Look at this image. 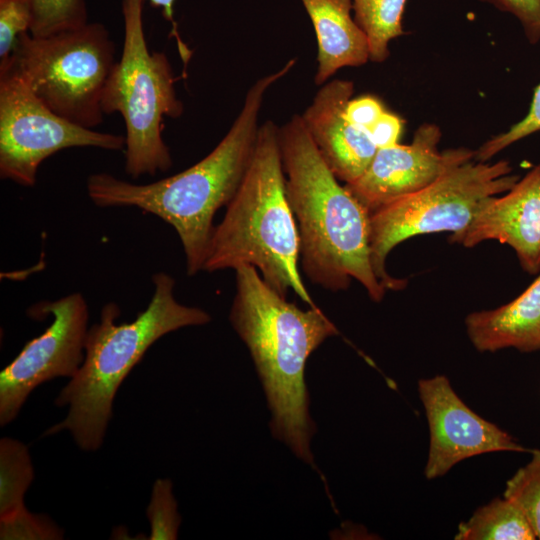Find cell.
<instances>
[{"mask_svg": "<svg viewBox=\"0 0 540 540\" xmlns=\"http://www.w3.org/2000/svg\"><path fill=\"white\" fill-rule=\"evenodd\" d=\"M296 59L254 82L242 109L216 147L196 164L172 176L137 184L106 172L91 174L86 183L98 207H136L153 214L176 231L186 259L187 275L203 270L216 212L232 200L252 159L259 114L269 88L286 76Z\"/></svg>", "mask_w": 540, "mask_h": 540, "instance_id": "obj_1", "label": "cell"}, {"mask_svg": "<svg viewBox=\"0 0 540 540\" xmlns=\"http://www.w3.org/2000/svg\"><path fill=\"white\" fill-rule=\"evenodd\" d=\"M229 320L247 346L271 412L272 434L317 469L311 451L316 427L309 411L305 367L335 324L316 305L300 309L272 289L252 265L235 269Z\"/></svg>", "mask_w": 540, "mask_h": 540, "instance_id": "obj_2", "label": "cell"}, {"mask_svg": "<svg viewBox=\"0 0 540 540\" xmlns=\"http://www.w3.org/2000/svg\"><path fill=\"white\" fill-rule=\"evenodd\" d=\"M279 142L303 273L333 292L356 280L380 302L387 289L372 265L369 212L330 170L301 115L279 127Z\"/></svg>", "mask_w": 540, "mask_h": 540, "instance_id": "obj_3", "label": "cell"}, {"mask_svg": "<svg viewBox=\"0 0 540 540\" xmlns=\"http://www.w3.org/2000/svg\"><path fill=\"white\" fill-rule=\"evenodd\" d=\"M152 282L151 300L132 322L117 323L121 311L115 302L102 307L100 321L88 328L81 367L55 399L57 406H69L67 416L43 436L68 430L82 450L99 449L116 392L151 345L170 332L211 321L205 310L176 300L169 274L158 272Z\"/></svg>", "mask_w": 540, "mask_h": 540, "instance_id": "obj_4", "label": "cell"}, {"mask_svg": "<svg viewBox=\"0 0 540 540\" xmlns=\"http://www.w3.org/2000/svg\"><path fill=\"white\" fill-rule=\"evenodd\" d=\"M252 265L281 296L293 291L316 306L299 272V236L287 196L279 126L260 124L255 150L222 221L214 227L203 271Z\"/></svg>", "mask_w": 540, "mask_h": 540, "instance_id": "obj_5", "label": "cell"}, {"mask_svg": "<svg viewBox=\"0 0 540 540\" xmlns=\"http://www.w3.org/2000/svg\"><path fill=\"white\" fill-rule=\"evenodd\" d=\"M144 0H122L123 49L106 83L101 107L104 114L119 113L125 124V163L133 179L168 171L173 160L163 137V119L181 117L167 55L150 51L144 32Z\"/></svg>", "mask_w": 540, "mask_h": 540, "instance_id": "obj_6", "label": "cell"}, {"mask_svg": "<svg viewBox=\"0 0 540 540\" xmlns=\"http://www.w3.org/2000/svg\"><path fill=\"white\" fill-rule=\"evenodd\" d=\"M9 63L33 93L67 120L93 129L103 122L106 83L117 63L115 45L100 22L45 37L16 41Z\"/></svg>", "mask_w": 540, "mask_h": 540, "instance_id": "obj_7", "label": "cell"}, {"mask_svg": "<svg viewBox=\"0 0 540 540\" xmlns=\"http://www.w3.org/2000/svg\"><path fill=\"white\" fill-rule=\"evenodd\" d=\"M507 160L475 159L450 170L422 190L385 204L370 213L371 260L387 290L407 281L386 270L389 253L414 236L463 230L490 197L507 192L518 180Z\"/></svg>", "mask_w": 540, "mask_h": 540, "instance_id": "obj_8", "label": "cell"}, {"mask_svg": "<svg viewBox=\"0 0 540 540\" xmlns=\"http://www.w3.org/2000/svg\"><path fill=\"white\" fill-rule=\"evenodd\" d=\"M73 147L124 150L125 137L98 132L58 115L9 63L0 66V177L24 187L37 181L41 163Z\"/></svg>", "mask_w": 540, "mask_h": 540, "instance_id": "obj_9", "label": "cell"}, {"mask_svg": "<svg viewBox=\"0 0 540 540\" xmlns=\"http://www.w3.org/2000/svg\"><path fill=\"white\" fill-rule=\"evenodd\" d=\"M52 315V323L28 341L0 373V424L5 426L20 412L30 393L57 377L72 378L85 357L88 305L79 292L55 301H42L28 310L40 320Z\"/></svg>", "mask_w": 540, "mask_h": 540, "instance_id": "obj_10", "label": "cell"}, {"mask_svg": "<svg viewBox=\"0 0 540 540\" xmlns=\"http://www.w3.org/2000/svg\"><path fill=\"white\" fill-rule=\"evenodd\" d=\"M440 140L441 130L436 124H421L410 144L378 148L365 172L345 187L370 214L475 159V151L464 147L440 151Z\"/></svg>", "mask_w": 540, "mask_h": 540, "instance_id": "obj_11", "label": "cell"}, {"mask_svg": "<svg viewBox=\"0 0 540 540\" xmlns=\"http://www.w3.org/2000/svg\"><path fill=\"white\" fill-rule=\"evenodd\" d=\"M418 392L429 426L424 475L432 480L467 458L498 451L530 452L511 435L471 410L444 375L421 379Z\"/></svg>", "mask_w": 540, "mask_h": 540, "instance_id": "obj_12", "label": "cell"}, {"mask_svg": "<svg viewBox=\"0 0 540 540\" xmlns=\"http://www.w3.org/2000/svg\"><path fill=\"white\" fill-rule=\"evenodd\" d=\"M489 240L510 246L528 274L540 272V164L504 195L488 198L470 223L450 236L466 248Z\"/></svg>", "mask_w": 540, "mask_h": 540, "instance_id": "obj_13", "label": "cell"}, {"mask_svg": "<svg viewBox=\"0 0 540 540\" xmlns=\"http://www.w3.org/2000/svg\"><path fill=\"white\" fill-rule=\"evenodd\" d=\"M353 91L352 81H327L301 115L323 160L345 184L354 182L365 172L378 150L368 132L346 116Z\"/></svg>", "mask_w": 540, "mask_h": 540, "instance_id": "obj_14", "label": "cell"}, {"mask_svg": "<svg viewBox=\"0 0 540 540\" xmlns=\"http://www.w3.org/2000/svg\"><path fill=\"white\" fill-rule=\"evenodd\" d=\"M467 335L480 352L514 348L540 351V274L516 298L465 318Z\"/></svg>", "mask_w": 540, "mask_h": 540, "instance_id": "obj_15", "label": "cell"}, {"mask_svg": "<svg viewBox=\"0 0 540 540\" xmlns=\"http://www.w3.org/2000/svg\"><path fill=\"white\" fill-rule=\"evenodd\" d=\"M317 39L316 85L339 69L359 67L370 60L366 34L352 17V0H301Z\"/></svg>", "mask_w": 540, "mask_h": 540, "instance_id": "obj_16", "label": "cell"}, {"mask_svg": "<svg viewBox=\"0 0 540 540\" xmlns=\"http://www.w3.org/2000/svg\"><path fill=\"white\" fill-rule=\"evenodd\" d=\"M34 477L28 448L0 441V539H62L63 531L47 516L30 513L23 498Z\"/></svg>", "mask_w": 540, "mask_h": 540, "instance_id": "obj_17", "label": "cell"}, {"mask_svg": "<svg viewBox=\"0 0 540 540\" xmlns=\"http://www.w3.org/2000/svg\"><path fill=\"white\" fill-rule=\"evenodd\" d=\"M456 540H534L523 510L511 499L495 498L458 527Z\"/></svg>", "mask_w": 540, "mask_h": 540, "instance_id": "obj_18", "label": "cell"}, {"mask_svg": "<svg viewBox=\"0 0 540 540\" xmlns=\"http://www.w3.org/2000/svg\"><path fill=\"white\" fill-rule=\"evenodd\" d=\"M407 0H352L354 20L366 34L370 60L384 62L389 43L405 34L402 16Z\"/></svg>", "mask_w": 540, "mask_h": 540, "instance_id": "obj_19", "label": "cell"}, {"mask_svg": "<svg viewBox=\"0 0 540 540\" xmlns=\"http://www.w3.org/2000/svg\"><path fill=\"white\" fill-rule=\"evenodd\" d=\"M34 19L30 34L45 37L74 30L88 23L86 0H33Z\"/></svg>", "mask_w": 540, "mask_h": 540, "instance_id": "obj_20", "label": "cell"}, {"mask_svg": "<svg viewBox=\"0 0 540 540\" xmlns=\"http://www.w3.org/2000/svg\"><path fill=\"white\" fill-rule=\"evenodd\" d=\"M531 460L507 481L504 497L523 510L537 539H540V450L531 449Z\"/></svg>", "mask_w": 540, "mask_h": 540, "instance_id": "obj_21", "label": "cell"}, {"mask_svg": "<svg viewBox=\"0 0 540 540\" xmlns=\"http://www.w3.org/2000/svg\"><path fill=\"white\" fill-rule=\"evenodd\" d=\"M147 518L150 524L148 537L150 540L177 538L181 517L177 511V502L169 479H157L154 482L147 507Z\"/></svg>", "mask_w": 540, "mask_h": 540, "instance_id": "obj_22", "label": "cell"}, {"mask_svg": "<svg viewBox=\"0 0 540 540\" xmlns=\"http://www.w3.org/2000/svg\"><path fill=\"white\" fill-rule=\"evenodd\" d=\"M33 0H0V64L12 55L17 39L30 32Z\"/></svg>", "mask_w": 540, "mask_h": 540, "instance_id": "obj_23", "label": "cell"}, {"mask_svg": "<svg viewBox=\"0 0 540 540\" xmlns=\"http://www.w3.org/2000/svg\"><path fill=\"white\" fill-rule=\"evenodd\" d=\"M540 131V84L535 88L530 108L525 117L512 125L507 131L485 141L476 151L475 160L487 162L499 152Z\"/></svg>", "mask_w": 540, "mask_h": 540, "instance_id": "obj_24", "label": "cell"}, {"mask_svg": "<svg viewBox=\"0 0 540 540\" xmlns=\"http://www.w3.org/2000/svg\"><path fill=\"white\" fill-rule=\"evenodd\" d=\"M497 10L513 15L521 24L531 44L540 41V0H479Z\"/></svg>", "mask_w": 540, "mask_h": 540, "instance_id": "obj_25", "label": "cell"}, {"mask_svg": "<svg viewBox=\"0 0 540 540\" xmlns=\"http://www.w3.org/2000/svg\"><path fill=\"white\" fill-rule=\"evenodd\" d=\"M386 108L372 95L351 98L346 106V116L351 123L369 132Z\"/></svg>", "mask_w": 540, "mask_h": 540, "instance_id": "obj_26", "label": "cell"}, {"mask_svg": "<svg viewBox=\"0 0 540 540\" xmlns=\"http://www.w3.org/2000/svg\"><path fill=\"white\" fill-rule=\"evenodd\" d=\"M402 129L403 121L401 118L398 115L385 110L369 130L368 134L377 148H384L399 143Z\"/></svg>", "mask_w": 540, "mask_h": 540, "instance_id": "obj_27", "label": "cell"}, {"mask_svg": "<svg viewBox=\"0 0 540 540\" xmlns=\"http://www.w3.org/2000/svg\"><path fill=\"white\" fill-rule=\"evenodd\" d=\"M149 2L152 7L160 8L162 10V15L165 20L169 21L173 25V36H175L179 51L184 60L189 59L190 52L187 47L184 45L176 31V23L174 20V3L175 0H144Z\"/></svg>", "mask_w": 540, "mask_h": 540, "instance_id": "obj_28", "label": "cell"}]
</instances>
